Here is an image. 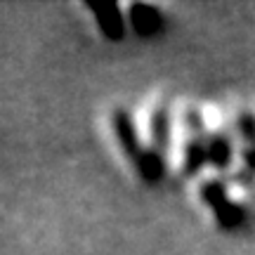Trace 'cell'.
Wrapping results in <instances>:
<instances>
[{
  "instance_id": "obj_1",
  "label": "cell",
  "mask_w": 255,
  "mask_h": 255,
  "mask_svg": "<svg viewBox=\"0 0 255 255\" xmlns=\"http://www.w3.org/2000/svg\"><path fill=\"white\" fill-rule=\"evenodd\" d=\"M199 199L210 210L215 225L225 232H237L251 220L248 206L229 194V184L222 175L206 177L199 184Z\"/></svg>"
},
{
  "instance_id": "obj_2",
  "label": "cell",
  "mask_w": 255,
  "mask_h": 255,
  "mask_svg": "<svg viewBox=\"0 0 255 255\" xmlns=\"http://www.w3.org/2000/svg\"><path fill=\"white\" fill-rule=\"evenodd\" d=\"M184 137L182 144V173L184 175H199L203 170V165H208V132L210 128H206L201 111L194 107L184 111Z\"/></svg>"
},
{
  "instance_id": "obj_3",
  "label": "cell",
  "mask_w": 255,
  "mask_h": 255,
  "mask_svg": "<svg viewBox=\"0 0 255 255\" xmlns=\"http://www.w3.org/2000/svg\"><path fill=\"white\" fill-rule=\"evenodd\" d=\"M111 130H114V137H116V142H119L121 151L126 154V158L132 163L135 168L139 161H142V156L146 154V149L149 144H144L139 135H137V126L132 116H130V111L128 109H116L114 111V116H111Z\"/></svg>"
},
{
  "instance_id": "obj_4",
  "label": "cell",
  "mask_w": 255,
  "mask_h": 255,
  "mask_svg": "<svg viewBox=\"0 0 255 255\" xmlns=\"http://www.w3.org/2000/svg\"><path fill=\"white\" fill-rule=\"evenodd\" d=\"M128 21L137 36L142 38H154L158 33H163L165 28V17L161 7L149 5V2H135L128 7Z\"/></svg>"
},
{
  "instance_id": "obj_5",
  "label": "cell",
  "mask_w": 255,
  "mask_h": 255,
  "mask_svg": "<svg viewBox=\"0 0 255 255\" xmlns=\"http://www.w3.org/2000/svg\"><path fill=\"white\" fill-rule=\"evenodd\" d=\"M88 7L95 14L97 28L102 31V36L107 40H123L126 36V19L121 14V5L119 2H95L88 0Z\"/></svg>"
},
{
  "instance_id": "obj_6",
  "label": "cell",
  "mask_w": 255,
  "mask_h": 255,
  "mask_svg": "<svg viewBox=\"0 0 255 255\" xmlns=\"http://www.w3.org/2000/svg\"><path fill=\"white\" fill-rule=\"evenodd\" d=\"M170 137H173L170 109H168L165 102H158L151 111V119H149V146L165 158L168 146H170Z\"/></svg>"
}]
</instances>
